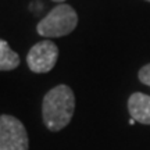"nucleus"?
Returning <instances> with one entry per match:
<instances>
[{"mask_svg": "<svg viewBox=\"0 0 150 150\" xmlns=\"http://www.w3.org/2000/svg\"><path fill=\"white\" fill-rule=\"evenodd\" d=\"M75 110V95L67 85H57L45 95L42 102V117L45 127L52 132L64 129L72 120Z\"/></svg>", "mask_w": 150, "mask_h": 150, "instance_id": "f257e3e1", "label": "nucleus"}, {"mask_svg": "<svg viewBox=\"0 0 150 150\" xmlns=\"http://www.w3.org/2000/svg\"><path fill=\"white\" fill-rule=\"evenodd\" d=\"M78 25V14L70 4H59L36 25V32L43 38H61Z\"/></svg>", "mask_w": 150, "mask_h": 150, "instance_id": "f03ea898", "label": "nucleus"}, {"mask_svg": "<svg viewBox=\"0 0 150 150\" xmlns=\"http://www.w3.org/2000/svg\"><path fill=\"white\" fill-rule=\"evenodd\" d=\"M0 150H29L27 128L14 115H0Z\"/></svg>", "mask_w": 150, "mask_h": 150, "instance_id": "7ed1b4c3", "label": "nucleus"}, {"mask_svg": "<svg viewBox=\"0 0 150 150\" xmlns=\"http://www.w3.org/2000/svg\"><path fill=\"white\" fill-rule=\"evenodd\" d=\"M57 59H59V47L52 40L45 39L29 49L27 54V64L32 72L46 74L54 68Z\"/></svg>", "mask_w": 150, "mask_h": 150, "instance_id": "20e7f679", "label": "nucleus"}, {"mask_svg": "<svg viewBox=\"0 0 150 150\" xmlns=\"http://www.w3.org/2000/svg\"><path fill=\"white\" fill-rule=\"evenodd\" d=\"M128 110L131 118L136 122L150 125V96L146 93L135 92L128 99Z\"/></svg>", "mask_w": 150, "mask_h": 150, "instance_id": "39448f33", "label": "nucleus"}, {"mask_svg": "<svg viewBox=\"0 0 150 150\" xmlns=\"http://www.w3.org/2000/svg\"><path fill=\"white\" fill-rule=\"evenodd\" d=\"M20 65V56L10 47V45L0 39V71L16 70Z\"/></svg>", "mask_w": 150, "mask_h": 150, "instance_id": "423d86ee", "label": "nucleus"}, {"mask_svg": "<svg viewBox=\"0 0 150 150\" xmlns=\"http://www.w3.org/2000/svg\"><path fill=\"white\" fill-rule=\"evenodd\" d=\"M138 78L142 83L150 86V64L143 65L139 70V74H138Z\"/></svg>", "mask_w": 150, "mask_h": 150, "instance_id": "0eeeda50", "label": "nucleus"}, {"mask_svg": "<svg viewBox=\"0 0 150 150\" xmlns=\"http://www.w3.org/2000/svg\"><path fill=\"white\" fill-rule=\"evenodd\" d=\"M129 124H131V125H132V124H135V120H134V118H131V120H129Z\"/></svg>", "mask_w": 150, "mask_h": 150, "instance_id": "6e6552de", "label": "nucleus"}, {"mask_svg": "<svg viewBox=\"0 0 150 150\" xmlns=\"http://www.w3.org/2000/svg\"><path fill=\"white\" fill-rule=\"evenodd\" d=\"M53 1H65V0H53Z\"/></svg>", "mask_w": 150, "mask_h": 150, "instance_id": "1a4fd4ad", "label": "nucleus"}, {"mask_svg": "<svg viewBox=\"0 0 150 150\" xmlns=\"http://www.w3.org/2000/svg\"><path fill=\"white\" fill-rule=\"evenodd\" d=\"M146 1H150V0H146Z\"/></svg>", "mask_w": 150, "mask_h": 150, "instance_id": "9d476101", "label": "nucleus"}]
</instances>
